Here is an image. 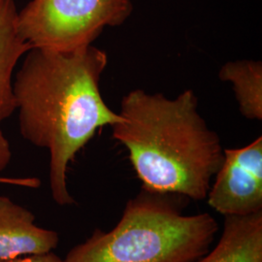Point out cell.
<instances>
[{
    "mask_svg": "<svg viewBox=\"0 0 262 262\" xmlns=\"http://www.w3.org/2000/svg\"><path fill=\"white\" fill-rule=\"evenodd\" d=\"M107 54L89 45L74 50L32 48L15 80L21 136L50 151V187L59 206L75 203L67 168L99 128L122 122L100 93Z\"/></svg>",
    "mask_w": 262,
    "mask_h": 262,
    "instance_id": "obj_1",
    "label": "cell"
},
{
    "mask_svg": "<svg viewBox=\"0 0 262 262\" xmlns=\"http://www.w3.org/2000/svg\"><path fill=\"white\" fill-rule=\"evenodd\" d=\"M119 114L122 121L111 126L113 138L128 151L141 187L206 199L225 149L200 116L192 90L174 99L133 90Z\"/></svg>",
    "mask_w": 262,
    "mask_h": 262,
    "instance_id": "obj_2",
    "label": "cell"
},
{
    "mask_svg": "<svg viewBox=\"0 0 262 262\" xmlns=\"http://www.w3.org/2000/svg\"><path fill=\"white\" fill-rule=\"evenodd\" d=\"M189 201L141 187L114 228L95 229L63 262L197 261L211 249L219 224L209 213L186 215Z\"/></svg>",
    "mask_w": 262,
    "mask_h": 262,
    "instance_id": "obj_3",
    "label": "cell"
},
{
    "mask_svg": "<svg viewBox=\"0 0 262 262\" xmlns=\"http://www.w3.org/2000/svg\"><path fill=\"white\" fill-rule=\"evenodd\" d=\"M133 12L131 0H31L18 27L32 47L74 50L93 45L107 27H120Z\"/></svg>",
    "mask_w": 262,
    "mask_h": 262,
    "instance_id": "obj_4",
    "label": "cell"
},
{
    "mask_svg": "<svg viewBox=\"0 0 262 262\" xmlns=\"http://www.w3.org/2000/svg\"><path fill=\"white\" fill-rule=\"evenodd\" d=\"M207 199L209 206L224 216L262 212L261 136L243 148L224 150Z\"/></svg>",
    "mask_w": 262,
    "mask_h": 262,
    "instance_id": "obj_5",
    "label": "cell"
},
{
    "mask_svg": "<svg viewBox=\"0 0 262 262\" xmlns=\"http://www.w3.org/2000/svg\"><path fill=\"white\" fill-rule=\"evenodd\" d=\"M59 236L35 225V215L9 197L0 196V258L44 253L55 250Z\"/></svg>",
    "mask_w": 262,
    "mask_h": 262,
    "instance_id": "obj_6",
    "label": "cell"
},
{
    "mask_svg": "<svg viewBox=\"0 0 262 262\" xmlns=\"http://www.w3.org/2000/svg\"><path fill=\"white\" fill-rule=\"evenodd\" d=\"M195 262H262V212L225 215L219 242Z\"/></svg>",
    "mask_w": 262,
    "mask_h": 262,
    "instance_id": "obj_7",
    "label": "cell"
},
{
    "mask_svg": "<svg viewBox=\"0 0 262 262\" xmlns=\"http://www.w3.org/2000/svg\"><path fill=\"white\" fill-rule=\"evenodd\" d=\"M14 0H0V122L15 112L13 73L19 58L32 46L20 35Z\"/></svg>",
    "mask_w": 262,
    "mask_h": 262,
    "instance_id": "obj_8",
    "label": "cell"
},
{
    "mask_svg": "<svg viewBox=\"0 0 262 262\" xmlns=\"http://www.w3.org/2000/svg\"><path fill=\"white\" fill-rule=\"evenodd\" d=\"M219 78L232 84L244 117L251 121H261V61L250 59L229 61L221 68Z\"/></svg>",
    "mask_w": 262,
    "mask_h": 262,
    "instance_id": "obj_9",
    "label": "cell"
},
{
    "mask_svg": "<svg viewBox=\"0 0 262 262\" xmlns=\"http://www.w3.org/2000/svg\"><path fill=\"white\" fill-rule=\"evenodd\" d=\"M11 159V150L7 139L0 130V171L6 168ZM0 184L12 185L28 188H37L41 186V182L37 178H6L0 177Z\"/></svg>",
    "mask_w": 262,
    "mask_h": 262,
    "instance_id": "obj_10",
    "label": "cell"
},
{
    "mask_svg": "<svg viewBox=\"0 0 262 262\" xmlns=\"http://www.w3.org/2000/svg\"><path fill=\"white\" fill-rule=\"evenodd\" d=\"M0 262H63V259H61L56 253L49 252L24 255L14 258H0Z\"/></svg>",
    "mask_w": 262,
    "mask_h": 262,
    "instance_id": "obj_11",
    "label": "cell"
}]
</instances>
